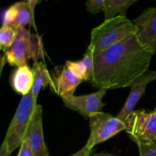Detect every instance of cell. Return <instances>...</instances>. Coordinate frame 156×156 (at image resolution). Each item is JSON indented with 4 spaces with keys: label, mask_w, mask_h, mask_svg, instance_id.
Returning a JSON list of instances; mask_svg holds the SVG:
<instances>
[{
    "label": "cell",
    "mask_w": 156,
    "mask_h": 156,
    "mask_svg": "<svg viewBox=\"0 0 156 156\" xmlns=\"http://www.w3.org/2000/svg\"><path fill=\"white\" fill-rule=\"evenodd\" d=\"M139 0H107L104 8L105 20L117 15L126 16L127 9Z\"/></svg>",
    "instance_id": "15"
},
{
    "label": "cell",
    "mask_w": 156,
    "mask_h": 156,
    "mask_svg": "<svg viewBox=\"0 0 156 156\" xmlns=\"http://www.w3.org/2000/svg\"><path fill=\"white\" fill-rule=\"evenodd\" d=\"M108 90L100 89L93 93L82 96L74 94L62 98L64 104L70 110L78 112L85 118H90L97 113L102 112L104 106L103 98Z\"/></svg>",
    "instance_id": "7"
},
{
    "label": "cell",
    "mask_w": 156,
    "mask_h": 156,
    "mask_svg": "<svg viewBox=\"0 0 156 156\" xmlns=\"http://www.w3.org/2000/svg\"><path fill=\"white\" fill-rule=\"evenodd\" d=\"M2 25H11L15 28L30 25L37 30L34 13L25 1L15 2L6 9L3 15Z\"/></svg>",
    "instance_id": "12"
},
{
    "label": "cell",
    "mask_w": 156,
    "mask_h": 156,
    "mask_svg": "<svg viewBox=\"0 0 156 156\" xmlns=\"http://www.w3.org/2000/svg\"><path fill=\"white\" fill-rule=\"evenodd\" d=\"M139 156H156L155 144H139Z\"/></svg>",
    "instance_id": "19"
},
{
    "label": "cell",
    "mask_w": 156,
    "mask_h": 156,
    "mask_svg": "<svg viewBox=\"0 0 156 156\" xmlns=\"http://www.w3.org/2000/svg\"><path fill=\"white\" fill-rule=\"evenodd\" d=\"M89 126L90 136L86 145L91 148L126 130L125 122L103 111L90 117Z\"/></svg>",
    "instance_id": "6"
},
{
    "label": "cell",
    "mask_w": 156,
    "mask_h": 156,
    "mask_svg": "<svg viewBox=\"0 0 156 156\" xmlns=\"http://www.w3.org/2000/svg\"><path fill=\"white\" fill-rule=\"evenodd\" d=\"M34 80L33 70L28 64L18 67L11 75V87L17 93L25 96L31 91Z\"/></svg>",
    "instance_id": "13"
},
{
    "label": "cell",
    "mask_w": 156,
    "mask_h": 156,
    "mask_svg": "<svg viewBox=\"0 0 156 156\" xmlns=\"http://www.w3.org/2000/svg\"><path fill=\"white\" fill-rule=\"evenodd\" d=\"M44 55L42 38L25 28H18L16 38L10 48L5 52L3 59L9 65L18 67L27 65L30 60H44Z\"/></svg>",
    "instance_id": "3"
},
{
    "label": "cell",
    "mask_w": 156,
    "mask_h": 156,
    "mask_svg": "<svg viewBox=\"0 0 156 156\" xmlns=\"http://www.w3.org/2000/svg\"><path fill=\"white\" fill-rule=\"evenodd\" d=\"M107 0H86L85 7L87 11L91 14H98L103 12Z\"/></svg>",
    "instance_id": "18"
},
{
    "label": "cell",
    "mask_w": 156,
    "mask_h": 156,
    "mask_svg": "<svg viewBox=\"0 0 156 156\" xmlns=\"http://www.w3.org/2000/svg\"><path fill=\"white\" fill-rule=\"evenodd\" d=\"M82 82V80L78 78L65 64L53 70L50 87L52 92L62 98L74 94L77 87Z\"/></svg>",
    "instance_id": "10"
},
{
    "label": "cell",
    "mask_w": 156,
    "mask_h": 156,
    "mask_svg": "<svg viewBox=\"0 0 156 156\" xmlns=\"http://www.w3.org/2000/svg\"><path fill=\"white\" fill-rule=\"evenodd\" d=\"M43 0H25V2H27L28 3V5L30 6V9H31L32 12L34 13V10L36 6H37L39 3H41Z\"/></svg>",
    "instance_id": "22"
},
{
    "label": "cell",
    "mask_w": 156,
    "mask_h": 156,
    "mask_svg": "<svg viewBox=\"0 0 156 156\" xmlns=\"http://www.w3.org/2000/svg\"><path fill=\"white\" fill-rule=\"evenodd\" d=\"M17 156H36L34 153L32 151V150L30 149V147L28 146V144L26 142L25 140H24V142H22L21 145L20 146L19 151L18 153V155Z\"/></svg>",
    "instance_id": "20"
},
{
    "label": "cell",
    "mask_w": 156,
    "mask_h": 156,
    "mask_svg": "<svg viewBox=\"0 0 156 156\" xmlns=\"http://www.w3.org/2000/svg\"><path fill=\"white\" fill-rule=\"evenodd\" d=\"M154 144H156V140H155V143H154Z\"/></svg>",
    "instance_id": "26"
},
{
    "label": "cell",
    "mask_w": 156,
    "mask_h": 156,
    "mask_svg": "<svg viewBox=\"0 0 156 156\" xmlns=\"http://www.w3.org/2000/svg\"><path fill=\"white\" fill-rule=\"evenodd\" d=\"M126 131L134 142L154 144L156 140V113L146 110L131 112L125 120Z\"/></svg>",
    "instance_id": "5"
},
{
    "label": "cell",
    "mask_w": 156,
    "mask_h": 156,
    "mask_svg": "<svg viewBox=\"0 0 156 156\" xmlns=\"http://www.w3.org/2000/svg\"><path fill=\"white\" fill-rule=\"evenodd\" d=\"M135 32L133 22L126 16L117 15L105 20L101 24L91 31V41L86 51L93 56L97 55Z\"/></svg>",
    "instance_id": "2"
},
{
    "label": "cell",
    "mask_w": 156,
    "mask_h": 156,
    "mask_svg": "<svg viewBox=\"0 0 156 156\" xmlns=\"http://www.w3.org/2000/svg\"><path fill=\"white\" fill-rule=\"evenodd\" d=\"M103 156H114V155H112V154H103Z\"/></svg>",
    "instance_id": "24"
},
{
    "label": "cell",
    "mask_w": 156,
    "mask_h": 156,
    "mask_svg": "<svg viewBox=\"0 0 156 156\" xmlns=\"http://www.w3.org/2000/svg\"><path fill=\"white\" fill-rule=\"evenodd\" d=\"M93 148H90L89 146L85 144L80 150H79L78 151H76L74 154H71L70 156H91L92 154Z\"/></svg>",
    "instance_id": "21"
},
{
    "label": "cell",
    "mask_w": 156,
    "mask_h": 156,
    "mask_svg": "<svg viewBox=\"0 0 156 156\" xmlns=\"http://www.w3.org/2000/svg\"><path fill=\"white\" fill-rule=\"evenodd\" d=\"M18 28L11 25H2L0 29V47L4 52L9 50L15 41Z\"/></svg>",
    "instance_id": "16"
},
{
    "label": "cell",
    "mask_w": 156,
    "mask_h": 156,
    "mask_svg": "<svg viewBox=\"0 0 156 156\" xmlns=\"http://www.w3.org/2000/svg\"><path fill=\"white\" fill-rule=\"evenodd\" d=\"M154 111H155V113H156V107H155V110H154Z\"/></svg>",
    "instance_id": "25"
},
{
    "label": "cell",
    "mask_w": 156,
    "mask_h": 156,
    "mask_svg": "<svg viewBox=\"0 0 156 156\" xmlns=\"http://www.w3.org/2000/svg\"><path fill=\"white\" fill-rule=\"evenodd\" d=\"M34 73V85L31 89L32 96L37 101L41 89L44 88L47 85H50L51 82V74L47 69L44 61H34L32 65Z\"/></svg>",
    "instance_id": "14"
},
{
    "label": "cell",
    "mask_w": 156,
    "mask_h": 156,
    "mask_svg": "<svg viewBox=\"0 0 156 156\" xmlns=\"http://www.w3.org/2000/svg\"><path fill=\"white\" fill-rule=\"evenodd\" d=\"M37 105V101L34 99L30 93L22 96L2 144V146L6 148L10 154L21 146L24 142L27 127Z\"/></svg>",
    "instance_id": "4"
},
{
    "label": "cell",
    "mask_w": 156,
    "mask_h": 156,
    "mask_svg": "<svg viewBox=\"0 0 156 156\" xmlns=\"http://www.w3.org/2000/svg\"><path fill=\"white\" fill-rule=\"evenodd\" d=\"M155 145H156V144H155Z\"/></svg>",
    "instance_id": "27"
},
{
    "label": "cell",
    "mask_w": 156,
    "mask_h": 156,
    "mask_svg": "<svg viewBox=\"0 0 156 156\" xmlns=\"http://www.w3.org/2000/svg\"><path fill=\"white\" fill-rule=\"evenodd\" d=\"M155 52L143 45L136 34L94 56L90 82L98 90L123 88L149 70Z\"/></svg>",
    "instance_id": "1"
},
{
    "label": "cell",
    "mask_w": 156,
    "mask_h": 156,
    "mask_svg": "<svg viewBox=\"0 0 156 156\" xmlns=\"http://www.w3.org/2000/svg\"><path fill=\"white\" fill-rule=\"evenodd\" d=\"M136 35L144 46L156 52V7L149 8L133 21Z\"/></svg>",
    "instance_id": "9"
},
{
    "label": "cell",
    "mask_w": 156,
    "mask_h": 156,
    "mask_svg": "<svg viewBox=\"0 0 156 156\" xmlns=\"http://www.w3.org/2000/svg\"><path fill=\"white\" fill-rule=\"evenodd\" d=\"M156 80V70L151 71L148 70L143 74L139 76L130 86L131 90L129 94L123 105V108L117 114V117L125 122L128 115L133 112L137 102L145 93L146 87L152 81Z\"/></svg>",
    "instance_id": "11"
},
{
    "label": "cell",
    "mask_w": 156,
    "mask_h": 156,
    "mask_svg": "<svg viewBox=\"0 0 156 156\" xmlns=\"http://www.w3.org/2000/svg\"><path fill=\"white\" fill-rule=\"evenodd\" d=\"M66 66L82 81H90V75L88 68L82 59L78 61H67L66 62Z\"/></svg>",
    "instance_id": "17"
},
{
    "label": "cell",
    "mask_w": 156,
    "mask_h": 156,
    "mask_svg": "<svg viewBox=\"0 0 156 156\" xmlns=\"http://www.w3.org/2000/svg\"><path fill=\"white\" fill-rule=\"evenodd\" d=\"M104 153H94V154H91V156H103Z\"/></svg>",
    "instance_id": "23"
},
{
    "label": "cell",
    "mask_w": 156,
    "mask_h": 156,
    "mask_svg": "<svg viewBox=\"0 0 156 156\" xmlns=\"http://www.w3.org/2000/svg\"><path fill=\"white\" fill-rule=\"evenodd\" d=\"M24 140L36 156H50L46 145L43 130V108L37 105L32 115Z\"/></svg>",
    "instance_id": "8"
}]
</instances>
